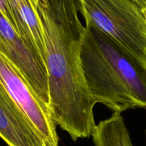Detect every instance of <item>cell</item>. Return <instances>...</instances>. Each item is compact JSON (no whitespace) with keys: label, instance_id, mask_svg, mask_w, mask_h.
I'll return each instance as SVG.
<instances>
[{"label":"cell","instance_id":"7","mask_svg":"<svg viewBox=\"0 0 146 146\" xmlns=\"http://www.w3.org/2000/svg\"><path fill=\"white\" fill-rule=\"evenodd\" d=\"M14 28L34 47L45 64V44L35 0H7Z\"/></svg>","mask_w":146,"mask_h":146},{"label":"cell","instance_id":"9","mask_svg":"<svg viewBox=\"0 0 146 146\" xmlns=\"http://www.w3.org/2000/svg\"><path fill=\"white\" fill-rule=\"evenodd\" d=\"M0 12L4 16V17L11 23V25L14 27V21L11 16L7 0H0Z\"/></svg>","mask_w":146,"mask_h":146},{"label":"cell","instance_id":"2","mask_svg":"<svg viewBox=\"0 0 146 146\" xmlns=\"http://www.w3.org/2000/svg\"><path fill=\"white\" fill-rule=\"evenodd\" d=\"M84 28L80 57L86 84L96 104L118 113L145 108L146 65L95 27Z\"/></svg>","mask_w":146,"mask_h":146},{"label":"cell","instance_id":"11","mask_svg":"<svg viewBox=\"0 0 146 146\" xmlns=\"http://www.w3.org/2000/svg\"><path fill=\"white\" fill-rule=\"evenodd\" d=\"M39 1H43V0H39Z\"/></svg>","mask_w":146,"mask_h":146},{"label":"cell","instance_id":"1","mask_svg":"<svg viewBox=\"0 0 146 146\" xmlns=\"http://www.w3.org/2000/svg\"><path fill=\"white\" fill-rule=\"evenodd\" d=\"M45 44L49 108L73 141L91 136L96 102L84 79L80 48L84 27L76 0H35Z\"/></svg>","mask_w":146,"mask_h":146},{"label":"cell","instance_id":"5","mask_svg":"<svg viewBox=\"0 0 146 146\" xmlns=\"http://www.w3.org/2000/svg\"><path fill=\"white\" fill-rule=\"evenodd\" d=\"M0 54L22 74L38 98L49 107L48 79L44 61L1 12Z\"/></svg>","mask_w":146,"mask_h":146},{"label":"cell","instance_id":"10","mask_svg":"<svg viewBox=\"0 0 146 146\" xmlns=\"http://www.w3.org/2000/svg\"><path fill=\"white\" fill-rule=\"evenodd\" d=\"M133 1L137 3L143 9L146 11V0H133Z\"/></svg>","mask_w":146,"mask_h":146},{"label":"cell","instance_id":"3","mask_svg":"<svg viewBox=\"0 0 146 146\" xmlns=\"http://www.w3.org/2000/svg\"><path fill=\"white\" fill-rule=\"evenodd\" d=\"M86 26L115 40L146 65V11L133 0H76Z\"/></svg>","mask_w":146,"mask_h":146},{"label":"cell","instance_id":"6","mask_svg":"<svg viewBox=\"0 0 146 146\" xmlns=\"http://www.w3.org/2000/svg\"><path fill=\"white\" fill-rule=\"evenodd\" d=\"M0 137L9 146H46L28 118L1 86Z\"/></svg>","mask_w":146,"mask_h":146},{"label":"cell","instance_id":"4","mask_svg":"<svg viewBox=\"0 0 146 146\" xmlns=\"http://www.w3.org/2000/svg\"><path fill=\"white\" fill-rule=\"evenodd\" d=\"M0 86L28 118L46 146H58L56 124L50 108L21 72L0 54Z\"/></svg>","mask_w":146,"mask_h":146},{"label":"cell","instance_id":"8","mask_svg":"<svg viewBox=\"0 0 146 146\" xmlns=\"http://www.w3.org/2000/svg\"><path fill=\"white\" fill-rule=\"evenodd\" d=\"M91 136L95 146H134L123 118L118 113L96 125Z\"/></svg>","mask_w":146,"mask_h":146}]
</instances>
